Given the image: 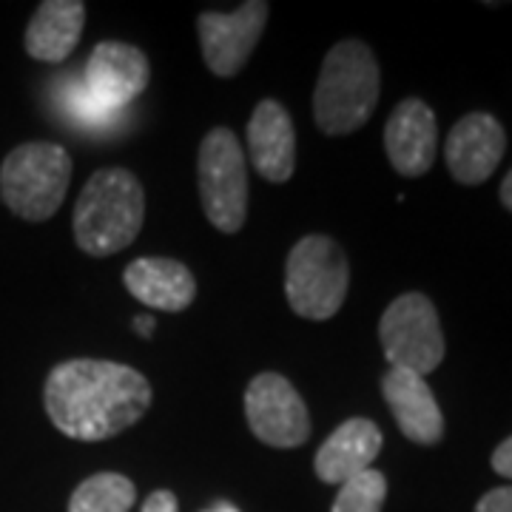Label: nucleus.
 Instances as JSON below:
<instances>
[{"mask_svg": "<svg viewBox=\"0 0 512 512\" xmlns=\"http://www.w3.org/2000/svg\"><path fill=\"white\" fill-rule=\"evenodd\" d=\"M43 407L63 436L103 441L134 427L151 407V384L134 367L103 359H72L52 367Z\"/></svg>", "mask_w": 512, "mask_h": 512, "instance_id": "f257e3e1", "label": "nucleus"}, {"mask_svg": "<svg viewBox=\"0 0 512 512\" xmlns=\"http://www.w3.org/2000/svg\"><path fill=\"white\" fill-rule=\"evenodd\" d=\"M146 222V191L126 168H103L83 185L74 205V239L89 256L128 248Z\"/></svg>", "mask_w": 512, "mask_h": 512, "instance_id": "f03ea898", "label": "nucleus"}, {"mask_svg": "<svg viewBox=\"0 0 512 512\" xmlns=\"http://www.w3.org/2000/svg\"><path fill=\"white\" fill-rule=\"evenodd\" d=\"M379 63L362 40L336 43L322 63L313 92L316 126L330 137L353 134L365 126L379 103Z\"/></svg>", "mask_w": 512, "mask_h": 512, "instance_id": "7ed1b4c3", "label": "nucleus"}, {"mask_svg": "<svg viewBox=\"0 0 512 512\" xmlns=\"http://www.w3.org/2000/svg\"><path fill=\"white\" fill-rule=\"evenodd\" d=\"M72 183V157L57 143H23L0 165V197L26 222H46L63 205Z\"/></svg>", "mask_w": 512, "mask_h": 512, "instance_id": "20e7f679", "label": "nucleus"}, {"mask_svg": "<svg viewBox=\"0 0 512 512\" xmlns=\"http://www.w3.org/2000/svg\"><path fill=\"white\" fill-rule=\"evenodd\" d=\"M350 265L336 239L311 234L299 239L285 265V296L296 316L325 322L348 299Z\"/></svg>", "mask_w": 512, "mask_h": 512, "instance_id": "39448f33", "label": "nucleus"}, {"mask_svg": "<svg viewBox=\"0 0 512 512\" xmlns=\"http://www.w3.org/2000/svg\"><path fill=\"white\" fill-rule=\"evenodd\" d=\"M200 200L205 217L222 234H237L248 217L245 154L231 128H211L200 146Z\"/></svg>", "mask_w": 512, "mask_h": 512, "instance_id": "423d86ee", "label": "nucleus"}, {"mask_svg": "<svg viewBox=\"0 0 512 512\" xmlns=\"http://www.w3.org/2000/svg\"><path fill=\"white\" fill-rule=\"evenodd\" d=\"M384 359L390 367L427 376L444 359V330L439 311L424 293H402L393 299L379 322Z\"/></svg>", "mask_w": 512, "mask_h": 512, "instance_id": "0eeeda50", "label": "nucleus"}, {"mask_svg": "<svg viewBox=\"0 0 512 512\" xmlns=\"http://www.w3.org/2000/svg\"><path fill=\"white\" fill-rule=\"evenodd\" d=\"M245 419L268 447L293 450L311 439V416L299 390L279 373H259L245 390Z\"/></svg>", "mask_w": 512, "mask_h": 512, "instance_id": "6e6552de", "label": "nucleus"}, {"mask_svg": "<svg viewBox=\"0 0 512 512\" xmlns=\"http://www.w3.org/2000/svg\"><path fill=\"white\" fill-rule=\"evenodd\" d=\"M268 23V3L251 0L237 12H202L197 18L202 60L217 77H234L245 69Z\"/></svg>", "mask_w": 512, "mask_h": 512, "instance_id": "1a4fd4ad", "label": "nucleus"}, {"mask_svg": "<svg viewBox=\"0 0 512 512\" xmlns=\"http://www.w3.org/2000/svg\"><path fill=\"white\" fill-rule=\"evenodd\" d=\"M148 57L120 40H103L94 46L86 63V89L109 111H126L148 89Z\"/></svg>", "mask_w": 512, "mask_h": 512, "instance_id": "9d476101", "label": "nucleus"}, {"mask_svg": "<svg viewBox=\"0 0 512 512\" xmlns=\"http://www.w3.org/2000/svg\"><path fill=\"white\" fill-rule=\"evenodd\" d=\"M504 151H507L504 126L493 114L473 111V114L461 117L453 131L447 134L444 160L458 183L478 185L493 177Z\"/></svg>", "mask_w": 512, "mask_h": 512, "instance_id": "9b49d317", "label": "nucleus"}, {"mask_svg": "<svg viewBox=\"0 0 512 512\" xmlns=\"http://www.w3.org/2000/svg\"><path fill=\"white\" fill-rule=\"evenodd\" d=\"M384 151L393 171L402 177H424L439 151V126L433 109L416 97L402 100L384 126Z\"/></svg>", "mask_w": 512, "mask_h": 512, "instance_id": "f8f14e48", "label": "nucleus"}, {"mask_svg": "<svg viewBox=\"0 0 512 512\" xmlns=\"http://www.w3.org/2000/svg\"><path fill=\"white\" fill-rule=\"evenodd\" d=\"M382 393L399 430L413 444L433 447L444 439V416H441L439 399L430 390V384L424 382V376L390 367L382 379Z\"/></svg>", "mask_w": 512, "mask_h": 512, "instance_id": "ddd939ff", "label": "nucleus"}, {"mask_svg": "<svg viewBox=\"0 0 512 512\" xmlns=\"http://www.w3.org/2000/svg\"><path fill=\"white\" fill-rule=\"evenodd\" d=\"M248 154L268 183H288L296 168V131L291 114L276 100H262L248 123Z\"/></svg>", "mask_w": 512, "mask_h": 512, "instance_id": "4468645a", "label": "nucleus"}, {"mask_svg": "<svg viewBox=\"0 0 512 512\" xmlns=\"http://www.w3.org/2000/svg\"><path fill=\"white\" fill-rule=\"evenodd\" d=\"M128 293L154 311L180 313L185 311L194 296H197V282L194 274L177 259H163V256H143L134 259L123 274Z\"/></svg>", "mask_w": 512, "mask_h": 512, "instance_id": "2eb2a0df", "label": "nucleus"}, {"mask_svg": "<svg viewBox=\"0 0 512 512\" xmlns=\"http://www.w3.org/2000/svg\"><path fill=\"white\" fill-rule=\"evenodd\" d=\"M382 430L370 419H348L339 424L316 453V476L325 484H345L370 470L382 453Z\"/></svg>", "mask_w": 512, "mask_h": 512, "instance_id": "dca6fc26", "label": "nucleus"}, {"mask_svg": "<svg viewBox=\"0 0 512 512\" xmlns=\"http://www.w3.org/2000/svg\"><path fill=\"white\" fill-rule=\"evenodd\" d=\"M86 6L80 0H46L26 26V52L40 63H63L80 43Z\"/></svg>", "mask_w": 512, "mask_h": 512, "instance_id": "f3484780", "label": "nucleus"}, {"mask_svg": "<svg viewBox=\"0 0 512 512\" xmlns=\"http://www.w3.org/2000/svg\"><path fill=\"white\" fill-rule=\"evenodd\" d=\"M137 501V487L120 473L86 478L69 501V512H128Z\"/></svg>", "mask_w": 512, "mask_h": 512, "instance_id": "a211bd4d", "label": "nucleus"}, {"mask_svg": "<svg viewBox=\"0 0 512 512\" xmlns=\"http://www.w3.org/2000/svg\"><path fill=\"white\" fill-rule=\"evenodd\" d=\"M66 80L69 83H63V89H60V106L77 126L92 128V131H109L123 120V111L103 109L89 94L83 80H74V77H66Z\"/></svg>", "mask_w": 512, "mask_h": 512, "instance_id": "6ab92c4d", "label": "nucleus"}, {"mask_svg": "<svg viewBox=\"0 0 512 512\" xmlns=\"http://www.w3.org/2000/svg\"><path fill=\"white\" fill-rule=\"evenodd\" d=\"M384 498H387V478L370 467L342 484L330 512H382Z\"/></svg>", "mask_w": 512, "mask_h": 512, "instance_id": "aec40b11", "label": "nucleus"}, {"mask_svg": "<svg viewBox=\"0 0 512 512\" xmlns=\"http://www.w3.org/2000/svg\"><path fill=\"white\" fill-rule=\"evenodd\" d=\"M476 512H512V487H495L476 504Z\"/></svg>", "mask_w": 512, "mask_h": 512, "instance_id": "412c9836", "label": "nucleus"}, {"mask_svg": "<svg viewBox=\"0 0 512 512\" xmlns=\"http://www.w3.org/2000/svg\"><path fill=\"white\" fill-rule=\"evenodd\" d=\"M143 512H180L177 495L168 493V490H157L143 501Z\"/></svg>", "mask_w": 512, "mask_h": 512, "instance_id": "4be33fe9", "label": "nucleus"}, {"mask_svg": "<svg viewBox=\"0 0 512 512\" xmlns=\"http://www.w3.org/2000/svg\"><path fill=\"white\" fill-rule=\"evenodd\" d=\"M493 470L498 476L510 478L512 481V436L510 439H504L498 447H495L493 453Z\"/></svg>", "mask_w": 512, "mask_h": 512, "instance_id": "5701e85b", "label": "nucleus"}, {"mask_svg": "<svg viewBox=\"0 0 512 512\" xmlns=\"http://www.w3.org/2000/svg\"><path fill=\"white\" fill-rule=\"evenodd\" d=\"M134 328H137L140 336H151V330H154V319H151V316H137V319H134Z\"/></svg>", "mask_w": 512, "mask_h": 512, "instance_id": "b1692460", "label": "nucleus"}, {"mask_svg": "<svg viewBox=\"0 0 512 512\" xmlns=\"http://www.w3.org/2000/svg\"><path fill=\"white\" fill-rule=\"evenodd\" d=\"M501 202L512 211V171L504 177V183H501Z\"/></svg>", "mask_w": 512, "mask_h": 512, "instance_id": "393cba45", "label": "nucleus"}, {"mask_svg": "<svg viewBox=\"0 0 512 512\" xmlns=\"http://www.w3.org/2000/svg\"><path fill=\"white\" fill-rule=\"evenodd\" d=\"M205 512H239L237 507H231V504H225V501H220V504H214L211 510H205Z\"/></svg>", "mask_w": 512, "mask_h": 512, "instance_id": "a878e982", "label": "nucleus"}]
</instances>
